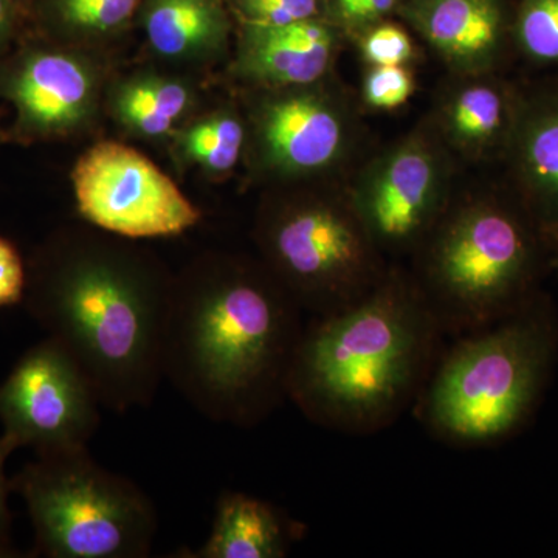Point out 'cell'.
I'll use <instances>...</instances> for the list:
<instances>
[{
  "mask_svg": "<svg viewBox=\"0 0 558 558\" xmlns=\"http://www.w3.org/2000/svg\"><path fill=\"white\" fill-rule=\"evenodd\" d=\"M416 282L444 333L461 337L508 317L531 300L534 241L519 216L475 202L427 234Z\"/></svg>",
  "mask_w": 558,
  "mask_h": 558,
  "instance_id": "obj_5",
  "label": "cell"
},
{
  "mask_svg": "<svg viewBox=\"0 0 558 558\" xmlns=\"http://www.w3.org/2000/svg\"><path fill=\"white\" fill-rule=\"evenodd\" d=\"M446 124L451 140L462 148H484L508 128V101L498 87L470 84L451 97Z\"/></svg>",
  "mask_w": 558,
  "mask_h": 558,
  "instance_id": "obj_20",
  "label": "cell"
},
{
  "mask_svg": "<svg viewBox=\"0 0 558 558\" xmlns=\"http://www.w3.org/2000/svg\"><path fill=\"white\" fill-rule=\"evenodd\" d=\"M97 62L78 47L43 39L0 60V98L14 108L9 138L49 142L89 126L101 94Z\"/></svg>",
  "mask_w": 558,
  "mask_h": 558,
  "instance_id": "obj_10",
  "label": "cell"
},
{
  "mask_svg": "<svg viewBox=\"0 0 558 558\" xmlns=\"http://www.w3.org/2000/svg\"><path fill=\"white\" fill-rule=\"evenodd\" d=\"M303 526L270 502L241 492H226L216 505L211 534L191 558H284Z\"/></svg>",
  "mask_w": 558,
  "mask_h": 558,
  "instance_id": "obj_15",
  "label": "cell"
},
{
  "mask_svg": "<svg viewBox=\"0 0 558 558\" xmlns=\"http://www.w3.org/2000/svg\"><path fill=\"white\" fill-rule=\"evenodd\" d=\"M255 113V148L260 167L279 178L328 170L347 148V120L317 83L282 87Z\"/></svg>",
  "mask_w": 558,
  "mask_h": 558,
  "instance_id": "obj_12",
  "label": "cell"
},
{
  "mask_svg": "<svg viewBox=\"0 0 558 558\" xmlns=\"http://www.w3.org/2000/svg\"><path fill=\"white\" fill-rule=\"evenodd\" d=\"M17 2H20L21 5V2H24V0H17ZM27 2H32V0H27ZM33 2H36V0H33Z\"/></svg>",
  "mask_w": 558,
  "mask_h": 558,
  "instance_id": "obj_30",
  "label": "cell"
},
{
  "mask_svg": "<svg viewBox=\"0 0 558 558\" xmlns=\"http://www.w3.org/2000/svg\"><path fill=\"white\" fill-rule=\"evenodd\" d=\"M28 271L20 250L0 236V307L16 306L27 295Z\"/></svg>",
  "mask_w": 558,
  "mask_h": 558,
  "instance_id": "obj_27",
  "label": "cell"
},
{
  "mask_svg": "<svg viewBox=\"0 0 558 558\" xmlns=\"http://www.w3.org/2000/svg\"><path fill=\"white\" fill-rule=\"evenodd\" d=\"M35 529V553L50 558H145L156 538V508L126 476L89 449L38 457L11 480Z\"/></svg>",
  "mask_w": 558,
  "mask_h": 558,
  "instance_id": "obj_6",
  "label": "cell"
},
{
  "mask_svg": "<svg viewBox=\"0 0 558 558\" xmlns=\"http://www.w3.org/2000/svg\"><path fill=\"white\" fill-rule=\"evenodd\" d=\"M513 36L529 60L558 64V0H519Z\"/></svg>",
  "mask_w": 558,
  "mask_h": 558,
  "instance_id": "obj_22",
  "label": "cell"
},
{
  "mask_svg": "<svg viewBox=\"0 0 558 558\" xmlns=\"http://www.w3.org/2000/svg\"><path fill=\"white\" fill-rule=\"evenodd\" d=\"M245 143V128L231 110H218L194 121L178 134L183 159L209 174H226L236 167Z\"/></svg>",
  "mask_w": 558,
  "mask_h": 558,
  "instance_id": "obj_21",
  "label": "cell"
},
{
  "mask_svg": "<svg viewBox=\"0 0 558 558\" xmlns=\"http://www.w3.org/2000/svg\"><path fill=\"white\" fill-rule=\"evenodd\" d=\"M444 336L416 282L384 277L351 306L304 326L288 399L319 427L380 432L416 403Z\"/></svg>",
  "mask_w": 558,
  "mask_h": 558,
  "instance_id": "obj_3",
  "label": "cell"
},
{
  "mask_svg": "<svg viewBox=\"0 0 558 558\" xmlns=\"http://www.w3.org/2000/svg\"><path fill=\"white\" fill-rule=\"evenodd\" d=\"M100 398L78 362L47 337L0 385L2 436L38 457L87 449L100 428Z\"/></svg>",
  "mask_w": 558,
  "mask_h": 558,
  "instance_id": "obj_9",
  "label": "cell"
},
{
  "mask_svg": "<svg viewBox=\"0 0 558 558\" xmlns=\"http://www.w3.org/2000/svg\"><path fill=\"white\" fill-rule=\"evenodd\" d=\"M172 281L121 242L65 234L40 253L24 301L78 362L101 405L124 414L149 407L165 380Z\"/></svg>",
  "mask_w": 558,
  "mask_h": 558,
  "instance_id": "obj_2",
  "label": "cell"
},
{
  "mask_svg": "<svg viewBox=\"0 0 558 558\" xmlns=\"http://www.w3.org/2000/svg\"><path fill=\"white\" fill-rule=\"evenodd\" d=\"M398 13L461 73L487 72L505 46L502 0H402Z\"/></svg>",
  "mask_w": 558,
  "mask_h": 558,
  "instance_id": "obj_14",
  "label": "cell"
},
{
  "mask_svg": "<svg viewBox=\"0 0 558 558\" xmlns=\"http://www.w3.org/2000/svg\"><path fill=\"white\" fill-rule=\"evenodd\" d=\"M402 0H329L330 22L337 27L363 32L399 11Z\"/></svg>",
  "mask_w": 558,
  "mask_h": 558,
  "instance_id": "obj_26",
  "label": "cell"
},
{
  "mask_svg": "<svg viewBox=\"0 0 558 558\" xmlns=\"http://www.w3.org/2000/svg\"><path fill=\"white\" fill-rule=\"evenodd\" d=\"M14 449L10 440L0 436V557H9L13 549H11V513L9 509V494L11 488V481L5 475V462Z\"/></svg>",
  "mask_w": 558,
  "mask_h": 558,
  "instance_id": "obj_28",
  "label": "cell"
},
{
  "mask_svg": "<svg viewBox=\"0 0 558 558\" xmlns=\"http://www.w3.org/2000/svg\"><path fill=\"white\" fill-rule=\"evenodd\" d=\"M267 269L312 317L351 306L379 284L377 245L349 204L299 196L260 216Z\"/></svg>",
  "mask_w": 558,
  "mask_h": 558,
  "instance_id": "obj_7",
  "label": "cell"
},
{
  "mask_svg": "<svg viewBox=\"0 0 558 558\" xmlns=\"http://www.w3.org/2000/svg\"><path fill=\"white\" fill-rule=\"evenodd\" d=\"M556 317L531 299L440 352L414 403L417 417L444 442L478 447L506 439L537 407L556 359Z\"/></svg>",
  "mask_w": 558,
  "mask_h": 558,
  "instance_id": "obj_4",
  "label": "cell"
},
{
  "mask_svg": "<svg viewBox=\"0 0 558 558\" xmlns=\"http://www.w3.org/2000/svg\"><path fill=\"white\" fill-rule=\"evenodd\" d=\"M440 194L438 159L421 140H409L371 167L351 204L377 248L403 250L436 226Z\"/></svg>",
  "mask_w": 558,
  "mask_h": 558,
  "instance_id": "obj_11",
  "label": "cell"
},
{
  "mask_svg": "<svg viewBox=\"0 0 558 558\" xmlns=\"http://www.w3.org/2000/svg\"><path fill=\"white\" fill-rule=\"evenodd\" d=\"M244 24L289 25L323 17V0H234Z\"/></svg>",
  "mask_w": 558,
  "mask_h": 558,
  "instance_id": "obj_23",
  "label": "cell"
},
{
  "mask_svg": "<svg viewBox=\"0 0 558 558\" xmlns=\"http://www.w3.org/2000/svg\"><path fill=\"white\" fill-rule=\"evenodd\" d=\"M414 80L403 65H374L366 75L363 95L371 108L391 110L410 100Z\"/></svg>",
  "mask_w": 558,
  "mask_h": 558,
  "instance_id": "obj_25",
  "label": "cell"
},
{
  "mask_svg": "<svg viewBox=\"0 0 558 558\" xmlns=\"http://www.w3.org/2000/svg\"><path fill=\"white\" fill-rule=\"evenodd\" d=\"M20 25V2L0 0V60L9 54Z\"/></svg>",
  "mask_w": 558,
  "mask_h": 558,
  "instance_id": "obj_29",
  "label": "cell"
},
{
  "mask_svg": "<svg viewBox=\"0 0 558 558\" xmlns=\"http://www.w3.org/2000/svg\"><path fill=\"white\" fill-rule=\"evenodd\" d=\"M556 264H557V267H558V256H557V260H556Z\"/></svg>",
  "mask_w": 558,
  "mask_h": 558,
  "instance_id": "obj_31",
  "label": "cell"
},
{
  "mask_svg": "<svg viewBox=\"0 0 558 558\" xmlns=\"http://www.w3.org/2000/svg\"><path fill=\"white\" fill-rule=\"evenodd\" d=\"M143 0H36V16L47 39L68 46L97 44L120 35Z\"/></svg>",
  "mask_w": 558,
  "mask_h": 558,
  "instance_id": "obj_19",
  "label": "cell"
},
{
  "mask_svg": "<svg viewBox=\"0 0 558 558\" xmlns=\"http://www.w3.org/2000/svg\"><path fill=\"white\" fill-rule=\"evenodd\" d=\"M510 131L529 208L542 229L558 233V90L527 102Z\"/></svg>",
  "mask_w": 558,
  "mask_h": 558,
  "instance_id": "obj_16",
  "label": "cell"
},
{
  "mask_svg": "<svg viewBox=\"0 0 558 558\" xmlns=\"http://www.w3.org/2000/svg\"><path fill=\"white\" fill-rule=\"evenodd\" d=\"M360 49L371 65H403L414 54L409 33L385 21L362 32Z\"/></svg>",
  "mask_w": 558,
  "mask_h": 558,
  "instance_id": "obj_24",
  "label": "cell"
},
{
  "mask_svg": "<svg viewBox=\"0 0 558 558\" xmlns=\"http://www.w3.org/2000/svg\"><path fill=\"white\" fill-rule=\"evenodd\" d=\"M337 28L325 17L275 27L244 24L234 75L270 89L318 83L336 53Z\"/></svg>",
  "mask_w": 558,
  "mask_h": 558,
  "instance_id": "obj_13",
  "label": "cell"
},
{
  "mask_svg": "<svg viewBox=\"0 0 558 558\" xmlns=\"http://www.w3.org/2000/svg\"><path fill=\"white\" fill-rule=\"evenodd\" d=\"M142 25L150 50L170 61H205L229 46L222 0H143Z\"/></svg>",
  "mask_w": 558,
  "mask_h": 558,
  "instance_id": "obj_17",
  "label": "cell"
},
{
  "mask_svg": "<svg viewBox=\"0 0 558 558\" xmlns=\"http://www.w3.org/2000/svg\"><path fill=\"white\" fill-rule=\"evenodd\" d=\"M76 207L87 222L121 240L179 236L202 213L174 180L137 149L100 142L72 171Z\"/></svg>",
  "mask_w": 558,
  "mask_h": 558,
  "instance_id": "obj_8",
  "label": "cell"
},
{
  "mask_svg": "<svg viewBox=\"0 0 558 558\" xmlns=\"http://www.w3.org/2000/svg\"><path fill=\"white\" fill-rule=\"evenodd\" d=\"M194 105L186 81L157 72H140L120 81L110 95L112 116L142 138H161L174 131Z\"/></svg>",
  "mask_w": 558,
  "mask_h": 558,
  "instance_id": "obj_18",
  "label": "cell"
},
{
  "mask_svg": "<svg viewBox=\"0 0 558 558\" xmlns=\"http://www.w3.org/2000/svg\"><path fill=\"white\" fill-rule=\"evenodd\" d=\"M301 311L269 269L205 256L172 281L165 379L209 421L255 427L288 399Z\"/></svg>",
  "mask_w": 558,
  "mask_h": 558,
  "instance_id": "obj_1",
  "label": "cell"
}]
</instances>
